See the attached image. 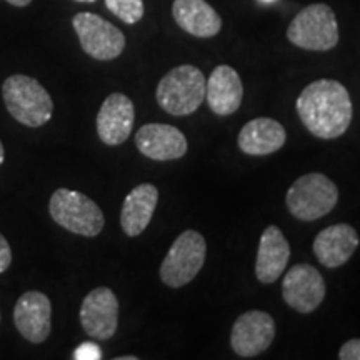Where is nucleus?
Returning a JSON list of instances; mask_svg holds the SVG:
<instances>
[{
	"label": "nucleus",
	"instance_id": "nucleus-1",
	"mask_svg": "<svg viewBox=\"0 0 360 360\" xmlns=\"http://www.w3.org/2000/svg\"><path fill=\"white\" fill-rule=\"evenodd\" d=\"M295 107L305 129L323 141L344 135L352 120V101L347 89L337 80L322 79L309 84Z\"/></svg>",
	"mask_w": 360,
	"mask_h": 360
},
{
	"label": "nucleus",
	"instance_id": "nucleus-2",
	"mask_svg": "<svg viewBox=\"0 0 360 360\" xmlns=\"http://www.w3.org/2000/svg\"><path fill=\"white\" fill-rule=\"evenodd\" d=\"M2 96L8 114L25 127H42L52 119L53 101L39 80L11 75L2 85Z\"/></svg>",
	"mask_w": 360,
	"mask_h": 360
},
{
	"label": "nucleus",
	"instance_id": "nucleus-3",
	"mask_svg": "<svg viewBox=\"0 0 360 360\" xmlns=\"http://www.w3.org/2000/svg\"><path fill=\"white\" fill-rule=\"evenodd\" d=\"M205 77L193 65H179L165 74L157 85V102L167 114L188 115L205 98Z\"/></svg>",
	"mask_w": 360,
	"mask_h": 360
},
{
	"label": "nucleus",
	"instance_id": "nucleus-4",
	"mask_svg": "<svg viewBox=\"0 0 360 360\" xmlns=\"http://www.w3.org/2000/svg\"><path fill=\"white\" fill-rule=\"evenodd\" d=\"M49 212L53 222L65 231L84 237H97L105 224L103 212L96 202L69 188H58L52 193Z\"/></svg>",
	"mask_w": 360,
	"mask_h": 360
},
{
	"label": "nucleus",
	"instance_id": "nucleus-5",
	"mask_svg": "<svg viewBox=\"0 0 360 360\" xmlns=\"http://www.w3.org/2000/svg\"><path fill=\"white\" fill-rule=\"evenodd\" d=\"M287 39L305 51H330L339 42V25L334 11L326 4H312L302 8L290 22Z\"/></svg>",
	"mask_w": 360,
	"mask_h": 360
},
{
	"label": "nucleus",
	"instance_id": "nucleus-6",
	"mask_svg": "<svg viewBox=\"0 0 360 360\" xmlns=\"http://www.w3.org/2000/svg\"><path fill=\"white\" fill-rule=\"evenodd\" d=\"M339 200V188L327 175L307 174L297 179L287 192L290 214L304 222H312L330 212Z\"/></svg>",
	"mask_w": 360,
	"mask_h": 360
},
{
	"label": "nucleus",
	"instance_id": "nucleus-7",
	"mask_svg": "<svg viewBox=\"0 0 360 360\" xmlns=\"http://www.w3.org/2000/svg\"><path fill=\"white\" fill-rule=\"evenodd\" d=\"M207 254L205 238L197 231H186L175 238L162 260L160 281L172 289L191 283L204 267Z\"/></svg>",
	"mask_w": 360,
	"mask_h": 360
},
{
	"label": "nucleus",
	"instance_id": "nucleus-8",
	"mask_svg": "<svg viewBox=\"0 0 360 360\" xmlns=\"http://www.w3.org/2000/svg\"><path fill=\"white\" fill-rule=\"evenodd\" d=\"M84 52L97 60H114L124 52V34L102 17L80 12L72 20Z\"/></svg>",
	"mask_w": 360,
	"mask_h": 360
},
{
	"label": "nucleus",
	"instance_id": "nucleus-9",
	"mask_svg": "<svg viewBox=\"0 0 360 360\" xmlns=\"http://www.w3.org/2000/svg\"><path fill=\"white\" fill-rule=\"evenodd\" d=\"M80 323L84 332L96 340H109L119 327V300L109 287L89 292L80 305Z\"/></svg>",
	"mask_w": 360,
	"mask_h": 360
},
{
	"label": "nucleus",
	"instance_id": "nucleus-10",
	"mask_svg": "<svg viewBox=\"0 0 360 360\" xmlns=\"http://www.w3.org/2000/svg\"><path fill=\"white\" fill-rule=\"evenodd\" d=\"M282 297L287 305L300 314L314 312L326 297L322 274L309 264H297L285 274Z\"/></svg>",
	"mask_w": 360,
	"mask_h": 360
},
{
	"label": "nucleus",
	"instance_id": "nucleus-11",
	"mask_svg": "<svg viewBox=\"0 0 360 360\" xmlns=\"http://www.w3.org/2000/svg\"><path fill=\"white\" fill-rule=\"evenodd\" d=\"M274 337H276V322L272 315L262 310H249L233 323L231 345L237 355L250 359L265 352L272 344Z\"/></svg>",
	"mask_w": 360,
	"mask_h": 360
},
{
	"label": "nucleus",
	"instance_id": "nucleus-12",
	"mask_svg": "<svg viewBox=\"0 0 360 360\" xmlns=\"http://www.w3.org/2000/svg\"><path fill=\"white\" fill-rule=\"evenodd\" d=\"M13 323L25 340L42 344L52 330V304L49 297L37 290L22 294L13 309Z\"/></svg>",
	"mask_w": 360,
	"mask_h": 360
},
{
	"label": "nucleus",
	"instance_id": "nucleus-13",
	"mask_svg": "<svg viewBox=\"0 0 360 360\" xmlns=\"http://www.w3.org/2000/svg\"><path fill=\"white\" fill-rule=\"evenodd\" d=\"M135 146L152 160H175L187 154V139L177 127L167 124H146L135 135Z\"/></svg>",
	"mask_w": 360,
	"mask_h": 360
},
{
	"label": "nucleus",
	"instance_id": "nucleus-14",
	"mask_svg": "<svg viewBox=\"0 0 360 360\" xmlns=\"http://www.w3.org/2000/svg\"><path fill=\"white\" fill-rule=\"evenodd\" d=\"M134 120V102L124 94H110L97 114L98 139L105 146H120L132 132Z\"/></svg>",
	"mask_w": 360,
	"mask_h": 360
},
{
	"label": "nucleus",
	"instance_id": "nucleus-15",
	"mask_svg": "<svg viewBox=\"0 0 360 360\" xmlns=\"http://www.w3.org/2000/svg\"><path fill=\"white\" fill-rule=\"evenodd\" d=\"M359 247V233L352 225L335 224L315 237L314 254L328 269H337L352 257Z\"/></svg>",
	"mask_w": 360,
	"mask_h": 360
},
{
	"label": "nucleus",
	"instance_id": "nucleus-16",
	"mask_svg": "<svg viewBox=\"0 0 360 360\" xmlns=\"http://www.w3.org/2000/svg\"><path fill=\"white\" fill-rule=\"evenodd\" d=\"M244 97L240 75L231 65L215 67L205 82V98L217 115H231L238 110Z\"/></svg>",
	"mask_w": 360,
	"mask_h": 360
},
{
	"label": "nucleus",
	"instance_id": "nucleus-17",
	"mask_svg": "<svg viewBox=\"0 0 360 360\" xmlns=\"http://www.w3.org/2000/svg\"><path fill=\"white\" fill-rule=\"evenodd\" d=\"M290 259V245L277 225H269L260 236L255 276L262 283H274L282 276Z\"/></svg>",
	"mask_w": 360,
	"mask_h": 360
},
{
	"label": "nucleus",
	"instance_id": "nucleus-18",
	"mask_svg": "<svg viewBox=\"0 0 360 360\" xmlns=\"http://www.w3.org/2000/svg\"><path fill=\"white\" fill-rule=\"evenodd\" d=\"M159 202V188L154 184H141L125 197L120 210V225L129 237H137L150 224Z\"/></svg>",
	"mask_w": 360,
	"mask_h": 360
},
{
	"label": "nucleus",
	"instance_id": "nucleus-19",
	"mask_svg": "<svg viewBox=\"0 0 360 360\" xmlns=\"http://www.w3.org/2000/svg\"><path fill=\"white\" fill-rule=\"evenodd\" d=\"M174 20L193 37H214L222 29V20L215 8L205 0H174Z\"/></svg>",
	"mask_w": 360,
	"mask_h": 360
},
{
	"label": "nucleus",
	"instance_id": "nucleus-20",
	"mask_svg": "<svg viewBox=\"0 0 360 360\" xmlns=\"http://www.w3.org/2000/svg\"><path fill=\"white\" fill-rule=\"evenodd\" d=\"M285 139V129L281 122L269 117H259L242 127L237 142L247 155H269L282 148Z\"/></svg>",
	"mask_w": 360,
	"mask_h": 360
},
{
	"label": "nucleus",
	"instance_id": "nucleus-21",
	"mask_svg": "<svg viewBox=\"0 0 360 360\" xmlns=\"http://www.w3.org/2000/svg\"><path fill=\"white\" fill-rule=\"evenodd\" d=\"M105 6L125 24H137L143 17L142 0H105Z\"/></svg>",
	"mask_w": 360,
	"mask_h": 360
},
{
	"label": "nucleus",
	"instance_id": "nucleus-22",
	"mask_svg": "<svg viewBox=\"0 0 360 360\" xmlns=\"http://www.w3.org/2000/svg\"><path fill=\"white\" fill-rule=\"evenodd\" d=\"M72 359L74 360H101L102 350L97 344H94V342H85V344H80L79 347L75 349Z\"/></svg>",
	"mask_w": 360,
	"mask_h": 360
},
{
	"label": "nucleus",
	"instance_id": "nucleus-23",
	"mask_svg": "<svg viewBox=\"0 0 360 360\" xmlns=\"http://www.w3.org/2000/svg\"><path fill=\"white\" fill-rule=\"evenodd\" d=\"M340 360H360V339L347 340L339 350Z\"/></svg>",
	"mask_w": 360,
	"mask_h": 360
},
{
	"label": "nucleus",
	"instance_id": "nucleus-24",
	"mask_svg": "<svg viewBox=\"0 0 360 360\" xmlns=\"http://www.w3.org/2000/svg\"><path fill=\"white\" fill-rule=\"evenodd\" d=\"M11 262H12L11 245H8L7 238L0 233V274L6 272V270L11 267Z\"/></svg>",
	"mask_w": 360,
	"mask_h": 360
},
{
	"label": "nucleus",
	"instance_id": "nucleus-25",
	"mask_svg": "<svg viewBox=\"0 0 360 360\" xmlns=\"http://www.w3.org/2000/svg\"><path fill=\"white\" fill-rule=\"evenodd\" d=\"M6 2L12 4V6H15V7H27L30 2H32V0H6Z\"/></svg>",
	"mask_w": 360,
	"mask_h": 360
},
{
	"label": "nucleus",
	"instance_id": "nucleus-26",
	"mask_svg": "<svg viewBox=\"0 0 360 360\" xmlns=\"http://www.w3.org/2000/svg\"><path fill=\"white\" fill-rule=\"evenodd\" d=\"M2 162H4V146L2 142H0V165H2Z\"/></svg>",
	"mask_w": 360,
	"mask_h": 360
},
{
	"label": "nucleus",
	"instance_id": "nucleus-27",
	"mask_svg": "<svg viewBox=\"0 0 360 360\" xmlns=\"http://www.w3.org/2000/svg\"><path fill=\"white\" fill-rule=\"evenodd\" d=\"M117 360H137V357H134V355H130V357H119Z\"/></svg>",
	"mask_w": 360,
	"mask_h": 360
},
{
	"label": "nucleus",
	"instance_id": "nucleus-28",
	"mask_svg": "<svg viewBox=\"0 0 360 360\" xmlns=\"http://www.w3.org/2000/svg\"><path fill=\"white\" fill-rule=\"evenodd\" d=\"M75 2H85V4H92V2H96V0H75Z\"/></svg>",
	"mask_w": 360,
	"mask_h": 360
},
{
	"label": "nucleus",
	"instance_id": "nucleus-29",
	"mask_svg": "<svg viewBox=\"0 0 360 360\" xmlns=\"http://www.w3.org/2000/svg\"><path fill=\"white\" fill-rule=\"evenodd\" d=\"M262 2H274V0H262Z\"/></svg>",
	"mask_w": 360,
	"mask_h": 360
}]
</instances>
